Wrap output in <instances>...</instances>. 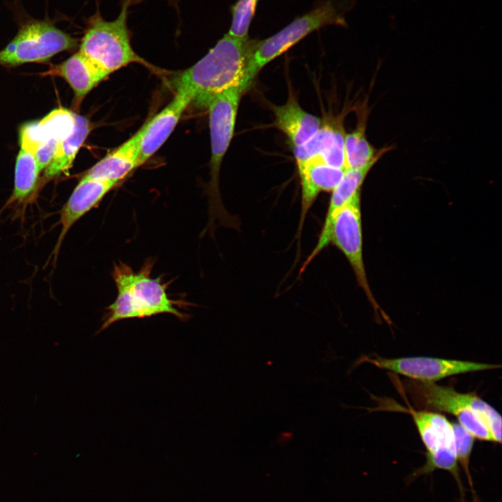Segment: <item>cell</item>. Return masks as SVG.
I'll return each instance as SVG.
<instances>
[{"instance_id": "6da1fadb", "label": "cell", "mask_w": 502, "mask_h": 502, "mask_svg": "<svg viewBox=\"0 0 502 502\" xmlns=\"http://www.w3.org/2000/svg\"><path fill=\"white\" fill-rule=\"evenodd\" d=\"M154 262L146 261L142 268L134 271L120 261L114 264L112 277L117 289L114 301L105 308L102 326L96 334L116 321L128 319H142L169 314L181 321L189 319L177 307L181 302L172 300L167 291V285L160 277H151Z\"/></svg>"}, {"instance_id": "7a4b0ae2", "label": "cell", "mask_w": 502, "mask_h": 502, "mask_svg": "<svg viewBox=\"0 0 502 502\" xmlns=\"http://www.w3.org/2000/svg\"><path fill=\"white\" fill-rule=\"evenodd\" d=\"M406 393L422 410L441 411L455 416L475 439L501 443V416L475 393H459L435 382L408 380Z\"/></svg>"}, {"instance_id": "3957f363", "label": "cell", "mask_w": 502, "mask_h": 502, "mask_svg": "<svg viewBox=\"0 0 502 502\" xmlns=\"http://www.w3.org/2000/svg\"><path fill=\"white\" fill-rule=\"evenodd\" d=\"M251 39L227 33L196 63L180 75L177 85L189 90L196 106L207 109L211 100L229 88L242 84Z\"/></svg>"}, {"instance_id": "277c9868", "label": "cell", "mask_w": 502, "mask_h": 502, "mask_svg": "<svg viewBox=\"0 0 502 502\" xmlns=\"http://www.w3.org/2000/svg\"><path fill=\"white\" fill-rule=\"evenodd\" d=\"M134 1L122 0L120 13L114 20H105L98 8L86 21L79 52L108 75L131 63H146L131 46L128 17Z\"/></svg>"}, {"instance_id": "5b68a950", "label": "cell", "mask_w": 502, "mask_h": 502, "mask_svg": "<svg viewBox=\"0 0 502 502\" xmlns=\"http://www.w3.org/2000/svg\"><path fill=\"white\" fill-rule=\"evenodd\" d=\"M328 24L345 26L339 6L329 0L297 17L275 35L262 40H251L242 85L245 91L259 72L269 62L287 51L312 31Z\"/></svg>"}, {"instance_id": "8992f818", "label": "cell", "mask_w": 502, "mask_h": 502, "mask_svg": "<svg viewBox=\"0 0 502 502\" xmlns=\"http://www.w3.org/2000/svg\"><path fill=\"white\" fill-rule=\"evenodd\" d=\"M245 92L242 84L232 86L216 96L207 107L211 143V183L209 195V225L211 228L216 219L227 225L233 220L225 210L220 198L218 174L220 164L234 135L240 100Z\"/></svg>"}, {"instance_id": "52a82bcc", "label": "cell", "mask_w": 502, "mask_h": 502, "mask_svg": "<svg viewBox=\"0 0 502 502\" xmlns=\"http://www.w3.org/2000/svg\"><path fill=\"white\" fill-rule=\"evenodd\" d=\"M77 46V40L54 23L34 20L22 25L15 36L0 51V66L46 62Z\"/></svg>"}, {"instance_id": "ba28073f", "label": "cell", "mask_w": 502, "mask_h": 502, "mask_svg": "<svg viewBox=\"0 0 502 502\" xmlns=\"http://www.w3.org/2000/svg\"><path fill=\"white\" fill-rule=\"evenodd\" d=\"M360 194L361 191L356 193L338 211L332 227L330 243L344 254L354 272L358 285L364 291L375 313L380 314L388 320L372 294L365 268Z\"/></svg>"}, {"instance_id": "9c48e42d", "label": "cell", "mask_w": 502, "mask_h": 502, "mask_svg": "<svg viewBox=\"0 0 502 502\" xmlns=\"http://www.w3.org/2000/svg\"><path fill=\"white\" fill-rule=\"evenodd\" d=\"M362 360L412 380L427 382H436L456 374L501 367L500 365L423 356L386 358L374 354L363 357Z\"/></svg>"}, {"instance_id": "30bf717a", "label": "cell", "mask_w": 502, "mask_h": 502, "mask_svg": "<svg viewBox=\"0 0 502 502\" xmlns=\"http://www.w3.org/2000/svg\"><path fill=\"white\" fill-rule=\"evenodd\" d=\"M193 100L192 93L186 88L177 85L176 93L172 101L142 129L139 144V162H146L169 137L183 112Z\"/></svg>"}, {"instance_id": "8fae6325", "label": "cell", "mask_w": 502, "mask_h": 502, "mask_svg": "<svg viewBox=\"0 0 502 502\" xmlns=\"http://www.w3.org/2000/svg\"><path fill=\"white\" fill-rule=\"evenodd\" d=\"M344 116L326 119L317 132L305 144L293 147L296 164L318 156L333 167H344Z\"/></svg>"}, {"instance_id": "7c38bea8", "label": "cell", "mask_w": 502, "mask_h": 502, "mask_svg": "<svg viewBox=\"0 0 502 502\" xmlns=\"http://www.w3.org/2000/svg\"><path fill=\"white\" fill-rule=\"evenodd\" d=\"M118 183L116 181L82 178L60 212L59 224L61 229L53 252L55 259L70 228L86 213L97 206Z\"/></svg>"}, {"instance_id": "4fadbf2b", "label": "cell", "mask_w": 502, "mask_h": 502, "mask_svg": "<svg viewBox=\"0 0 502 502\" xmlns=\"http://www.w3.org/2000/svg\"><path fill=\"white\" fill-rule=\"evenodd\" d=\"M301 187V211L297 236H300L308 211L321 192H332L342 179L344 169L333 167L318 156L297 164Z\"/></svg>"}, {"instance_id": "5bb4252c", "label": "cell", "mask_w": 502, "mask_h": 502, "mask_svg": "<svg viewBox=\"0 0 502 502\" xmlns=\"http://www.w3.org/2000/svg\"><path fill=\"white\" fill-rule=\"evenodd\" d=\"M374 165L357 169H347L332 191L329 206L317 243L305 261L300 273H303L310 262L330 243L331 231L334 220L338 211L347 204L352 197L361 191L363 184L367 174Z\"/></svg>"}, {"instance_id": "9a60e30c", "label": "cell", "mask_w": 502, "mask_h": 502, "mask_svg": "<svg viewBox=\"0 0 502 502\" xmlns=\"http://www.w3.org/2000/svg\"><path fill=\"white\" fill-rule=\"evenodd\" d=\"M44 75L63 78L73 89L77 103L108 76L79 52L52 66Z\"/></svg>"}, {"instance_id": "2e32d148", "label": "cell", "mask_w": 502, "mask_h": 502, "mask_svg": "<svg viewBox=\"0 0 502 502\" xmlns=\"http://www.w3.org/2000/svg\"><path fill=\"white\" fill-rule=\"evenodd\" d=\"M274 125L289 139L293 147L303 145L319 129L321 120L306 111L294 96L285 104L273 106Z\"/></svg>"}, {"instance_id": "e0dca14e", "label": "cell", "mask_w": 502, "mask_h": 502, "mask_svg": "<svg viewBox=\"0 0 502 502\" xmlns=\"http://www.w3.org/2000/svg\"><path fill=\"white\" fill-rule=\"evenodd\" d=\"M142 129L90 168L84 178L119 182L140 166L139 144Z\"/></svg>"}, {"instance_id": "ac0fdd59", "label": "cell", "mask_w": 502, "mask_h": 502, "mask_svg": "<svg viewBox=\"0 0 502 502\" xmlns=\"http://www.w3.org/2000/svg\"><path fill=\"white\" fill-rule=\"evenodd\" d=\"M367 101L358 110V123L353 130L346 133L344 139L345 169H357L370 165H376L381 158L392 149L385 146L376 149L366 137L367 122L369 115Z\"/></svg>"}, {"instance_id": "d6986e66", "label": "cell", "mask_w": 502, "mask_h": 502, "mask_svg": "<svg viewBox=\"0 0 502 502\" xmlns=\"http://www.w3.org/2000/svg\"><path fill=\"white\" fill-rule=\"evenodd\" d=\"M408 413L411 415L418 429L426 448L425 453H434L443 449L455 450L452 422L443 415L431 411H416L411 406Z\"/></svg>"}, {"instance_id": "ffe728a7", "label": "cell", "mask_w": 502, "mask_h": 502, "mask_svg": "<svg viewBox=\"0 0 502 502\" xmlns=\"http://www.w3.org/2000/svg\"><path fill=\"white\" fill-rule=\"evenodd\" d=\"M91 130V125L85 116L75 114V125L72 132L61 140L56 152L45 169V179L61 174H68L80 147Z\"/></svg>"}, {"instance_id": "44dd1931", "label": "cell", "mask_w": 502, "mask_h": 502, "mask_svg": "<svg viewBox=\"0 0 502 502\" xmlns=\"http://www.w3.org/2000/svg\"><path fill=\"white\" fill-rule=\"evenodd\" d=\"M39 174L36 153L20 146L15 162L13 191L7 204L26 202L36 188Z\"/></svg>"}, {"instance_id": "7402d4cb", "label": "cell", "mask_w": 502, "mask_h": 502, "mask_svg": "<svg viewBox=\"0 0 502 502\" xmlns=\"http://www.w3.org/2000/svg\"><path fill=\"white\" fill-rule=\"evenodd\" d=\"M38 124L43 141L50 137L61 141L72 132L75 113L63 108L57 109L38 121Z\"/></svg>"}, {"instance_id": "603a6c76", "label": "cell", "mask_w": 502, "mask_h": 502, "mask_svg": "<svg viewBox=\"0 0 502 502\" xmlns=\"http://www.w3.org/2000/svg\"><path fill=\"white\" fill-rule=\"evenodd\" d=\"M257 1L258 0H238L231 7L232 20L228 35L242 40L248 38V29Z\"/></svg>"}, {"instance_id": "cb8c5ba5", "label": "cell", "mask_w": 502, "mask_h": 502, "mask_svg": "<svg viewBox=\"0 0 502 502\" xmlns=\"http://www.w3.org/2000/svg\"><path fill=\"white\" fill-rule=\"evenodd\" d=\"M452 425L455 436L457 459L467 476L471 492L474 495L472 478L469 471V460L475 438L458 423L452 422Z\"/></svg>"}, {"instance_id": "d4e9b609", "label": "cell", "mask_w": 502, "mask_h": 502, "mask_svg": "<svg viewBox=\"0 0 502 502\" xmlns=\"http://www.w3.org/2000/svg\"><path fill=\"white\" fill-rule=\"evenodd\" d=\"M60 141L55 138H47L40 145L36 152L37 165L40 173L45 169L54 158Z\"/></svg>"}]
</instances>
